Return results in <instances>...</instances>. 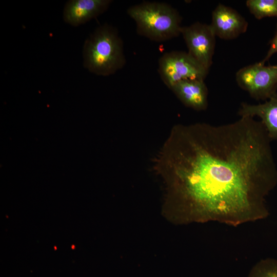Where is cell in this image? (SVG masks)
<instances>
[{
  "label": "cell",
  "instance_id": "cell-1",
  "mask_svg": "<svg viewBox=\"0 0 277 277\" xmlns=\"http://www.w3.org/2000/svg\"><path fill=\"white\" fill-rule=\"evenodd\" d=\"M271 142L260 121L179 124L155 160L170 204L208 217L267 214L265 197L277 183Z\"/></svg>",
  "mask_w": 277,
  "mask_h": 277
},
{
  "label": "cell",
  "instance_id": "cell-2",
  "mask_svg": "<svg viewBox=\"0 0 277 277\" xmlns=\"http://www.w3.org/2000/svg\"><path fill=\"white\" fill-rule=\"evenodd\" d=\"M83 57L84 67L98 75L112 74L126 64L122 39L107 24L98 27L86 40Z\"/></svg>",
  "mask_w": 277,
  "mask_h": 277
},
{
  "label": "cell",
  "instance_id": "cell-3",
  "mask_svg": "<svg viewBox=\"0 0 277 277\" xmlns=\"http://www.w3.org/2000/svg\"><path fill=\"white\" fill-rule=\"evenodd\" d=\"M127 13L135 22L137 34L149 39L163 42L181 35L182 18L167 4L145 2L130 7Z\"/></svg>",
  "mask_w": 277,
  "mask_h": 277
},
{
  "label": "cell",
  "instance_id": "cell-4",
  "mask_svg": "<svg viewBox=\"0 0 277 277\" xmlns=\"http://www.w3.org/2000/svg\"><path fill=\"white\" fill-rule=\"evenodd\" d=\"M208 72L188 52H166L159 60L158 72L162 81L169 89L185 80L204 81Z\"/></svg>",
  "mask_w": 277,
  "mask_h": 277
},
{
  "label": "cell",
  "instance_id": "cell-5",
  "mask_svg": "<svg viewBox=\"0 0 277 277\" xmlns=\"http://www.w3.org/2000/svg\"><path fill=\"white\" fill-rule=\"evenodd\" d=\"M235 79L251 97L264 102L277 93V64L266 66L259 62L248 65L236 72Z\"/></svg>",
  "mask_w": 277,
  "mask_h": 277
},
{
  "label": "cell",
  "instance_id": "cell-6",
  "mask_svg": "<svg viewBox=\"0 0 277 277\" xmlns=\"http://www.w3.org/2000/svg\"><path fill=\"white\" fill-rule=\"evenodd\" d=\"M181 34L189 55L209 71L212 64L216 37L210 25L195 22L182 27Z\"/></svg>",
  "mask_w": 277,
  "mask_h": 277
},
{
  "label": "cell",
  "instance_id": "cell-7",
  "mask_svg": "<svg viewBox=\"0 0 277 277\" xmlns=\"http://www.w3.org/2000/svg\"><path fill=\"white\" fill-rule=\"evenodd\" d=\"M210 26L215 36L230 40L246 32L248 23L235 9L219 4L212 12Z\"/></svg>",
  "mask_w": 277,
  "mask_h": 277
},
{
  "label": "cell",
  "instance_id": "cell-8",
  "mask_svg": "<svg viewBox=\"0 0 277 277\" xmlns=\"http://www.w3.org/2000/svg\"><path fill=\"white\" fill-rule=\"evenodd\" d=\"M110 0H71L65 5L64 21L73 26H77L98 16L108 8Z\"/></svg>",
  "mask_w": 277,
  "mask_h": 277
},
{
  "label": "cell",
  "instance_id": "cell-9",
  "mask_svg": "<svg viewBox=\"0 0 277 277\" xmlns=\"http://www.w3.org/2000/svg\"><path fill=\"white\" fill-rule=\"evenodd\" d=\"M238 114L240 116L258 117L270 140L277 141V93L262 103H242Z\"/></svg>",
  "mask_w": 277,
  "mask_h": 277
},
{
  "label": "cell",
  "instance_id": "cell-10",
  "mask_svg": "<svg viewBox=\"0 0 277 277\" xmlns=\"http://www.w3.org/2000/svg\"><path fill=\"white\" fill-rule=\"evenodd\" d=\"M170 89L185 106L196 111L205 110L207 108L208 89L204 81H183Z\"/></svg>",
  "mask_w": 277,
  "mask_h": 277
},
{
  "label": "cell",
  "instance_id": "cell-11",
  "mask_svg": "<svg viewBox=\"0 0 277 277\" xmlns=\"http://www.w3.org/2000/svg\"><path fill=\"white\" fill-rule=\"evenodd\" d=\"M249 12L257 19L267 17H277V0H247Z\"/></svg>",
  "mask_w": 277,
  "mask_h": 277
},
{
  "label": "cell",
  "instance_id": "cell-12",
  "mask_svg": "<svg viewBox=\"0 0 277 277\" xmlns=\"http://www.w3.org/2000/svg\"><path fill=\"white\" fill-rule=\"evenodd\" d=\"M250 277H277V261L267 259L261 262Z\"/></svg>",
  "mask_w": 277,
  "mask_h": 277
},
{
  "label": "cell",
  "instance_id": "cell-13",
  "mask_svg": "<svg viewBox=\"0 0 277 277\" xmlns=\"http://www.w3.org/2000/svg\"><path fill=\"white\" fill-rule=\"evenodd\" d=\"M269 48L264 58L260 62L262 64L265 65L272 56L277 53V25L276 26V31L273 37L270 41L269 44Z\"/></svg>",
  "mask_w": 277,
  "mask_h": 277
}]
</instances>
